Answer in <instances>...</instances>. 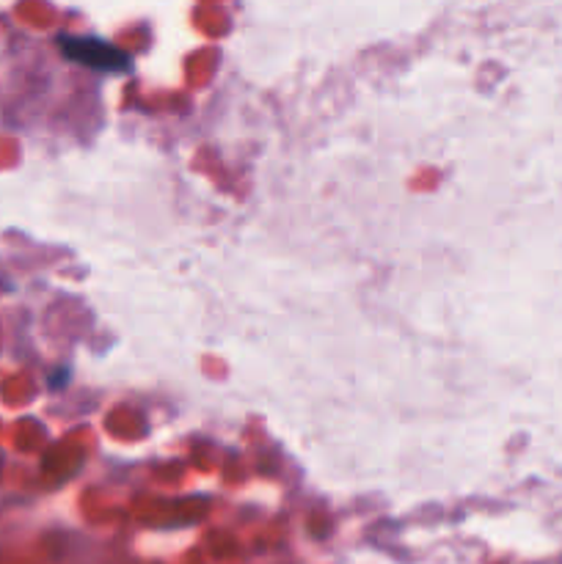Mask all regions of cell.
Masks as SVG:
<instances>
[{
	"mask_svg": "<svg viewBox=\"0 0 562 564\" xmlns=\"http://www.w3.org/2000/svg\"><path fill=\"white\" fill-rule=\"evenodd\" d=\"M64 53L69 55V58L83 61V64L97 66V69H130V58L102 42H88V39L75 42V39H64Z\"/></svg>",
	"mask_w": 562,
	"mask_h": 564,
	"instance_id": "cell-1",
	"label": "cell"
}]
</instances>
